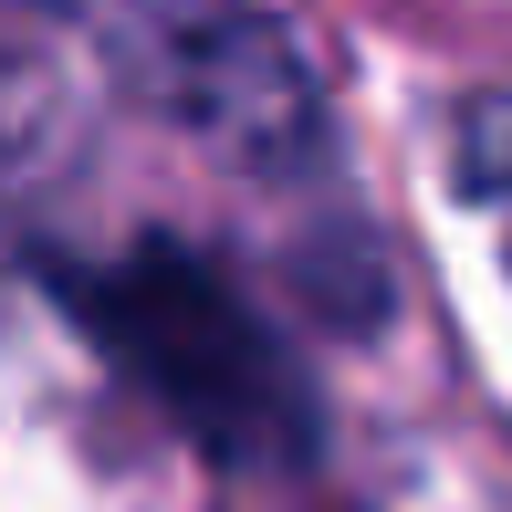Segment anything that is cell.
<instances>
[{
	"label": "cell",
	"instance_id": "obj_1",
	"mask_svg": "<svg viewBox=\"0 0 512 512\" xmlns=\"http://www.w3.org/2000/svg\"><path fill=\"white\" fill-rule=\"evenodd\" d=\"M63 304L84 314V335L178 418V439H199L230 471H293L314 450V387L293 366V345L262 324L241 283L189 241H126L115 262L63 272Z\"/></svg>",
	"mask_w": 512,
	"mask_h": 512
},
{
	"label": "cell",
	"instance_id": "obj_2",
	"mask_svg": "<svg viewBox=\"0 0 512 512\" xmlns=\"http://www.w3.org/2000/svg\"><path fill=\"white\" fill-rule=\"evenodd\" d=\"M105 32V53L126 63V84L168 126H189L199 147H220L230 168L283 178L314 157L324 115L314 84L293 63V42L272 21H251L241 0H84Z\"/></svg>",
	"mask_w": 512,
	"mask_h": 512
},
{
	"label": "cell",
	"instance_id": "obj_3",
	"mask_svg": "<svg viewBox=\"0 0 512 512\" xmlns=\"http://www.w3.org/2000/svg\"><path fill=\"white\" fill-rule=\"evenodd\" d=\"M460 168H471L481 199H512V95L471 115V136H460Z\"/></svg>",
	"mask_w": 512,
	"mask_h": 512
}]
</instances>
